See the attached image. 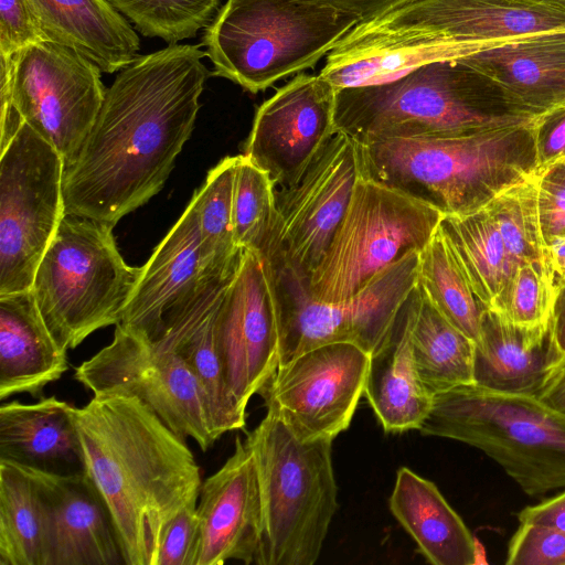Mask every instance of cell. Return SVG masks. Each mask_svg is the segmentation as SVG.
I'll return each instance as SVG.
<instances>
[{
	"label": "cell",
	"mask_w": 565,
	"mask_h": 565,
	"mask_svg": "<svg viewBox=\"0 0 565 565\" xmlns=\"http://www.w3.org/2000/svg\"><path fill=\"white\" fill-rule=\"evenodd\" d=\"M388 505L430 564L476 563L477 551L471 532L434 482L407 467H401Z\"/></svg>",
	"instance_id": "f1b7e54d"
},
{
	"label": "cell",
	"mask_w": 565,
	"mask_h": 565,
	"mask_svg": "<svg viewBox=\"0 0 565 565\" xmlns=\"http://www.w3.org/2000/svg\"><path fill=\"white\" fill-rule=\"evenodd\" d=\"M556 292L553 274L535 263L518 265L490 309L511 323L524 327L551 321Z\"/></svg>",
	"instance_id": "74e56055"
},
{
	"label": "cell",
	"mask_w": 565,
	"mask_h": 565,
	"mask_svg": "<svg viewBox=\"0 0 565 565\" xmlns=\"http://www.w3.org/2000/svg\"><path fill=\"white\" fill-rule=\"evenodd\" d=\"M534 122L458 136L359 143L362 177L444 215L469 214L505 189L535 177Z\"/></svg>",
	"instance_id": "277c9868"
},
{
	"label": "cell",
	"mask_w": 565,
	"mask_h": 565,
	"mask_svg": "<svg viewBox=\"0 0 565 565\" xmlns=\"http://www.w3.org/2000/svg\"><path fill=\"white\" fill-rule=\"evenodd\" d=\"M10 93L21 120L49 141L67 167L95 122L106 88L95 63L43 41L11 56Z\"/></svg>",
	"instance_id": "9a60e30c"
},
{
	"label": "cell",
	"mask_w": 565,
	"mask_h": 565,
	"mask_svg": "<svg viewBox=\"0 0 565 565\" xmlns=\"http://www.w3.org/2000/svg\"><path fill=\"white\" fill-rule=\"evenodd\" d=\"M458 61L498 82L537 116L565 98V32L523 36Z\"/></svg>",
	"instance_id": "83f0119b"
},
{
	"label": "cell",
	"mask_w": 565,
	"mask_h": 565,
	"mask_svg": "<svg viewBox=\"0 0 565 565\" xmlns=\"http://www.w3.org/2000/svg\"><path fill=\"white\" fill-rule=\"evenodd\" d=\"M418 430L481 450L532 498L565 488V413L537 396L454 387L434 395Z\"/></svg>",
	"instance_id": "52a82bcc"
},
{
	"label": "cell",
	"mask_w": 565,
	"mask_h": 565,
	"mask_svg": "<svg viewBox=\"0 0 565 565\" xmlns=\"http://www.w3.org/2000/svg\"><path fill=\"white\" fill-rule=\"evenodd\" d=\"M335 94L320 74L302 72L257 108L244 156L275 188L297 178L337 132Z\"/></svg>",
	"instance_id": "ac0fdd59"
},
{
	"label": "cell",
	"mask_w": 565,
	"mask_h": 565,
	"mask_svg": "<svg viewBox=\"0 0 565 565\" xmlns=\"http://www.w3.org/2000/svg\"><path fill=\"white\" fill-rule=\"evenodd\" d=\"M64 161L22 121L0 151V296L31 290L65 215Z\"/></svg>",
	"instance_id": "8fae6325"
},
{
	"label": "cell",
	"mask_w": 565,
	"mask_h": 565,
	"mask_svg": "<svg viewBox=\"0 0 565 565\" xmlns=\"http://www.w3.org/2000/svg\"><path fill=\"white\" fill-rule=\"evenodd\" d=\"M350 14L358 23L369 21L404 0H311Z\"/></svg>",
	"instance_id": "f6af8a7d"
},
{
	"label": "cell",
	"mask_w": 565,
	"mask_h": 565,
	"mask_svg": "<svg viewBox=\"0 0 565 565\" xmlns=\"http://www.w3.org/2000/svg\"><path fill=\"white\" fill-rule=\"evenodd\" d=\"M204 56L199 45L169 44L117 73L76 159L64 168L65 214L115 226L162 189L212 75Z\"/></svg>",
	"instance_id": "6da1fadb"
},
{
	"label": "cell",
	"mask_w": 565,
	"mask_h": 565,
	"mask_svg": "<svg viewBox=\"0 0 565 565\" xmlns=\"http://www.w3.org/2000/svg\"><path fill=\"white\" fill-rule=\"evenodd\" d=\"M369 364L354 343L322 344L278 366L258 394L300 440H333L351 424Z\"/></svg>",
	"instance_id": "2e32d148"
},
{
	"label": "cell",
	"mask_w": 565,
	"mask_h": 565,
	"mask_svg": "<svg viewBox=\"0 0 565 565\" xmlns=\"http://www.w3.org/2000/svg\"><path fill=\"white\" fill-rule=\"evenodd\" d=\"M45 41L30 0H0V55Z\"/></svg>",
	"instance_id": "60d3db41"
},
{
	"label": "cell",
	"mask_w": 565,
	"mask_h": 565,
	"mask_svg": "<svg viewBox=\"0 0 565 565\" xmlns=\"http://www.w3.org/2000/svg\"><path fill=\"white\" fill-rule=\"evenodd\" d=\"M196 503L184 507L166 527L156 565H194L199 539Z\"/></svg>",
	"instance_id": "b9f144b4"
},
{
	"label": "cell",
	"mask_w": 565,
	"mask_h": 565,
	"mask_svg": "<svg viewBox=\"0 0 565 565\" xmlns=\"http://www.w3.org/2000/svg\"><path fill=\"white\" fill-rule=\"evenodd\" d=\"M536 118L498 82L458 60L427 63L396 79L335 94V130L360 145L466 135Z\"/></svg>",
	"instance_id": "3957f363"
},
{
	"label": "cell",
	"mask_w": 565,
	"mask_h": 565,
	"mask_svg": "<svg viewBox=\"0 0 565 565\" xmlns=\"http://www.w3.org/2000/svg\"><path fill=\"white\" fill-rule=\"evenodd\" d=\"M276 216L275 185L269 175L244 154L237 156L233 190L236 245L263 253Z\"/></svg>",
	"instance_id": "8d00e7d4"
},
{
	"label": "cell",
	"mask_w": 565,
	"mask_h": 565,
	"mask_svg": "<svg viewBox=\"0 0 565 565\" xmlns=\"http://www.w3.org/2000/svg\"><path fill=\"white\" fill-rule=\"evenodd\" d=\"M67 370V350L47 328L31 290L0 296V399L39 398Z\"/></svg>",
	"instance_id": "484cf974"
},
{
	"label": "cell",
	"mask_w": 565,
	"mask_h": 565,
	"mask_svg": "<svg viewBox=\"0 0 565 565\" xmlns=\"http://www.w3.org/2000/svg\"><path fill=\"white\" fill-rule=\"evenodd\" d=\"M245 441L258 473V565H313L338 509L331 439L302 441L267 408Z\"/></svg>",
	"instance_id": "5b68a950"
},
{
	"label": "cell",
	"mask_w": 565,
	"mask_h": 565,
	"mask_svg": "<svg viewBox=\"0 0 565 565\" xmlns=\"http://www.w3.org/2000/svg\"><path fill=\"white\" fill-rule=\"evenodd\" d=\"M484 207L516 266L535 263L553 274L541 231L535 177L505 189Z\"/></svg>",
	"instance_id": "e575fe53"
},
{
	"label": "cell",
	"mask_w": 565,
	"mask_h": 565,
	"mask_svg": "<svg viewBox=\"0 0 565 565\" xmlns=\"http://www.w3.org/2000/svg\"><path fill=\"white\" fill-rule=\"evenodd\" d=\"M114 226L65 214L43 255L31 287L55 340L75 349L98 329L117 326L141 267L120 255Z\"/></svg>",
	"instance_id": "ba28073f"
},
{
	"label": "cell",
	"mask_w": 565,
	"mask_h": 565,
	"mask_svg": "<svg viewBox=\"0 0 565 565\" xmlns=\"http://www.w3.org/2000/svg\"><path fill=\"white\" fill-rule=\"evenodd\" d=\"M21 468L41 504L45 565L125 564L109 510L86 472L62 476Z\"/></svg>",
	"instance_id": "ffe728a7"
},
{
	"label": "cell",
	"mask_w": 565,
	"mask_h": 565,
	"mask_svg": "<svg viewBox=\"0 0 565 565\" xmlns=\"http://www.w3.org/2000/svg\"><path fill=\"white\" fill-rule=\"evenodd\" d=\"M439 228L459 257L479 299L490 308L516 267L486 207L444 215Z\"/></svg>",
	"instance_id": "4dcf8cb0"
},
{
	"label": "cell",
	"mask_w": 565,
	"mask_h": 565,
	"mask_svg": "<svg viewBox=\"0 0 565 565\" xmlns=\"http://www.w3.org/2000/svg\"><path fill=\"white\" fill-rule=\"evenodd\" d=\"M556 107H563V108H565V98H564V100H563L558 106H556ZM554 108H555V107H554Z\"/></svg>",
	"instance_id": "f907efd6"
},
{
	"label": "cell",
	"mask_w": 565,
	"mask_h": 565,
	"mask_svg": "<svg viewBox=\"0 0 565 565\" xmlns=\"http://www.w3.org/2000/svg\"><path fill=\"white\" fill-rule=\"evenodd\" d=\"M85 472L104 499L126 565H156L162 534L196 503L200 467L182 438L137 397L95 394L74 407Z\"/></svg>",
	"instance_id": "7a4b0ae2"
},
{
	"label": "cell",
	"mask_w": 565,
	"mask_h": 565,
	"mask_svg": "<svg viewBox=\"0 0 565 565\" xmlns=\"http://www.w3.org/2000/svg\"><path fill=\"white\" fill-rule=\"evenodd\" d=\"M74 377L93 395L139 398L203 451L217 439L201 383L182 358L159 340L117 324L111 342L78 365Z\"/></svg>",
	"instance_id": "7c38bea8"
},
{
	"label": "cell",
	"mask_w": 565,
	"mask_h": 565,
	"mask_svg": "<svg viewBox=\"0 0 565 565\" xmlns=\"http://www.w3.org/2000/svg\"><path fill=\"white\" fill-rule=\"evenodd\" d=\"M565 12V0H539Z\"/></svg>",
	"instance_id": "681fc988"
},
{
	"label": "cell",
	"mask_w": 565,
	"mask_h": 565,
	"mask_svg": "<svg viewBox=\"0 0 565 565\" xmlns=\"http://www.w3.org/2000/svg\"><path fill=\"white\" fill-rule=\"evenodd\" d=\"M45 41L70 47L115 73L138 55L131 23L108 0H30Z\"/></svg>",
	"instance_id": "4316f807"
},
{
	"label": "cell",
	"mask_w": 565,
	"mask_h": 565,
	"mask_svg": "<svg viewBox=\"0 0 565 565\" xmlns=\"http://www.w3.org/2000/svg\"><path fill=\"white\" fill-rule=\"evenodd\" d=\"M443 217L437 209L361 175L326 254L307 281L308 292L324 303L350 300L385 268L420 252Z\"/></svg>",
	"instance_id": "9c48e42d"
},
{
	"label": "cell",
	"mask_w": 565,
	"mask_h": 565,
	"mask_svg": "<svg viewBox=\"0 0 565 565\" xmlns=\"http://www.w3.org/2000/svg\"><path fill=\"white\" fill-rule=\"evenodd\" d=\"M351 30L429 61H448L532 34L565 32V12L539 0H404Z\"/></svg>",
	"instance_id": "30bf717a"
},
{
	"label": "cell",
	"mask_w": 565,
	"mask_h": 565,
	"mask_svg": "<svg viewBox=\"0 0 565 565\" xmlns=\"http://www.w3.org/2000/svg\"><path fill=\"white\" fill-rule=\"evenodd\" d=\"M505 564L565 565V531L520 523L509 542Z\"/></svg>",
	"instance_id": "f35d334b"
},
{
	"label": "cell",
	"mask_w": 565,
	"mask_h": 565,
	"mask_svg": "<svg viewBox=\"0 0 565 565\" xmlns=\"http://www.w3.org/2000/svg\"><path fill=\"white\" fill-rule=\"evenodd\" d=\"M540 224L544 244L565 236V158L535 175Z\"/></svg>",
	"instance_id": "ab89813d"
},
{
	"label": "cell",
	"mask_w": 565,
	"mask_h": 565,
	"mask_svg": "<svg viewBox=\"0 0 565 565\" xmlns=\"http://www.w3.org/2000/svg\"><path fill=\"white\" fill-rule=\"evenodd\" d=\"M202 276L198 202L193 194L180 218L141 267L118 324L158 340L164 313Z\"/></svg>",
	"instance_id": "7402d4cb"
},
{
	"label": "cell",
	"mask_w": 565,
	"mask_h": 565,
	"mask_svg": "<svg viewBox=\"0 0 565 565\" xmlns=\"http://www.w3.org/2000/svg\"><path fill=\"white\" fill-rule=\"evenodd\" d=\"M237 156L226 157L207 173L194 193L200 226L202 274H221L238 266L243 250L235 243L233 190Z\"/></svg>",
	"instance_id": "836d02e7"
},
{
	"label": "cell",
	"mask_w": 565,
	"mask_h": 565,
	"mask_svg": "<svg viewBox=\"0 0 565 565\" xmlns=\"http://www.w3.org/2000/svg\"><path fill=\"white\" fill-rule=\"evenodd\" d=\"M551 323L555 348L563 359L565 358V285L556 289Z\"/></svg>",
	"instance_id": "7dc6e473"
},
{
	"label": "cell",
	"mask_w": 565,
	"mask_h": 565,
	"mask_svg": "<svg viewBox=\"0 0 565 565\" xmlns=\"http://www.w3.org/2000/svg\"><path fill=\"white\" fill-rule=\"evenodd\" d=\"M411 340L418 377L430 395L473 384L475 342L434 307L418 284Z\"/></svg>",
	"instance_id": "f546056e"
},
{
	"label": "cell",
	"mask_w": 565,
	"mask_h": 565,
	"mask_svg": "<svg viewBox=\"0 0 565 565\" xmlns=\"http://www.w3.org/2000/svg\"><path fill=\"white\" fill-rule=\"evenodd\" d=\"M417 284L434 307L473 342L487 306L475 292L449 241L438 227L419 252Z\"/></svg>",
	"instance_id": "1f68e13d"
},
{
	"label": "cell",
	"mask_w": 565,
	"mask_h": 565,
	"mask_svg": "<svg viewBox=\"0 0 565 565\" xmlns=\"http://www.w3.org/2000/svg\"><path fill=\"white\" fill-rule=\"evenodd\" d=\"M418 262L419 252L407 254L341 303L313 299L306 279L274 268L279 300L278 366L332 342H351L371 354L416 287Z\"/></svg>",
	"instance_id": "4fadbf2b"
},
{
	"label": "cell",
	"mask_w": 565,
	"mask_h": 565,
	"mask_svg": "<svg viewBox=\"0 0 565 565\" xmlns=\"http://www.w3.org/2000/svg\"><path fill=\"white\" fill-rule=\"evenodd\" d=\"M225 380L238 406L247 404L279 365V300L274 268L262 253L244 249L216 315Z\"/></svg>",
	"instance_id": "e0dca14e"
},
{
	"label": "cell",
	"mask_w": 565,
	"mask_h": 565,
	"mask_svg": "<svg viewBox=\"0 0 565 565\" xmlns=\"http://www.w3.org/2000/svg\"><path fill=\"white\" fill-rule=\"evenodd\" d=\"M199 539L194 565L235 559L252 564L259 553L263 510L256 462L241 436L233 454L202 481L196 503Z\"/></svg>",
	"instance_id": "d6986e66"
},
{
	"label": "cell",
	"mask_w": 565,
	"mask_h": 565,
	"mask_svg": "<svg viewBox=\"0 0 565 565\" xmlns=\"http://www.w3.org/2000/svg\"><path fill=\"white\" fill-rule=\"evenodd\" d=\"M362 175L360 145L337 131L292 181L275 188L276 216L265 255L308 281L333 238Z\"/></svg>",
	"instance_id": "5bb4252c"
},
{
	"label": "cell",
	"mask_w": 565,
	"mask_h": 565,
	"mask_svg": "<svg viewBox=\"0 0 565 565\" xmlns=\"http://www.w3.org/2000/svg\"><path fill=\"white\" fill-rule=\"evenodd\" d=\"M147 38L177 44L196 36L215 18L221 0H108Z\"/></svg>",
	"instance_id": "d590c367"
},
{
	"label": "cell",
	"mask_w": 565,
	"mask_h": 565,
	"mask_svg": "<svg viewBox=\"0 0 565 565\" xmlns=\"http://www.w3.org/2000/svg\"><path fill=\"white\" fill-rule=\"evenodd\" d=\"M520 523L565 531V490L518 513Z\"/></svg>",
	"instance_id": "ee69618b"
},
{
	"label": "cell",
	"mask_w": 565,
	"mask_h": 565,
	"mask_svg": "<svg viewBox=\"0 0 565 565\" xmlns=\"http://www.w3.org/2000/svg\"><path fill=\"white\" fill-rule=\"evenodd\" d=\"M356 23L311 0H227L201 45L213 76L256 94L315 67Z\"/></svg>",
	"instance_id": "8992f818"
},
{
	"label": "cell",
	"mask_w": 565,
	"mask_h": 565,
	"mask_svg": "<svg viewBox=\"0 0 565 565\" xmlns=\"http://www.w3.org/2000/svg\"><path fill=\"white\" fill-rule=\"evenodd\" d=\"M556 289L565 285V236L547 246Z\"/></svg>",
	"instance_id": "c3c4849f"
},
{
	"label": "cell",
	"mask_w": 565,
	"mask_h": 565,
	"mask_svg": "<svg viewBox=\"0 0 565 565\" xmlns=\"http://www.w3.org/2000/svg\"><path fill=\"white\" fill-rule=\"evenodd\" d=\"M537 397L553 408L565 413V358L550 370Z\"/></svg>",
	"instance_id": "bcb514c9"
},
{
	"label": "cell",
	"mask_w": 565,
	"mask_h": 565,
	"mask_svg": "<svg viewBox=\"0 0 565 565\" xmlns=\"http://www.w3.org/2000/svg\"><path fill=\"white\" fill-rule=\"evenodd\" d=\"M562 359L551 321L524 327L486 308L475 342L473 384L487 390L537 396L550 370Z\"/></svg>",
	"instance_id": "603a6c76"
},
{
	"label": "cell",
	"mask_w": 565,
	"mask_h": 565,
	"mask_svg": "<svg viewBox=\"0 0 565 565\" xmlns=\"http://www.w3.org/2000/svg\"><path fill=\"white\" fill-rule=\"evenodd\" d=\"M0 565H45L41 504L29 475L0 460Z\"/></svg>",
	"instance_id": "d6a6232c"
},
{
	"label": "cell",
	"mask_w": 565,
	"mask_h": 565,
	"mask_svg": "<svg viewBox=\"0 0 565 565\" xmlns=\"http://www.w3.org/2000/svg\"><path fill=\"white\" fill-rule=\"evenodd\" d=\"M238 266L225 273L202 276L164 313L158 339L178 353L198 377L209 401L217 438L227 431L243 429L246 424V412L238 406L227 386L216 339L217 310Z\"/></svg>",
	"instance_id": "44dd1931"
},
{
	"label": "cell",
	"mask_w": 565,
	"mask_h": 565,
	"mask_svg": "<svg viewBox=\"0 0 565 565\" xmlns=\"http://www.w3.org/2000/svg\"><path fill=\"white\" fill-rule=\"evenodd\" d=\"M534 140L536 174L565 158V108L555 107L537 116L534 122Z\"/></svg>",
	"instance_id": "7bdbcfd3"
},
{
	"label": "cell",
	"mask_w": 565,
	"mask_h": 565,
	"mask_svg": "<svg viewBox=\"0 0 565 565\" xmlns=\"http://www.w3.org/2000/svg\"><path fill=\"white\" fill-rule=\"evenodd\" d=\"M416 287L396 315L380 344L370 354L364 395L387 433L418 429L434 396L422 384L411 340Z\"/></svg>",
	"instance_id": "d4e9b609"
},
{
	"label": "cell",
	"mask_w": 565,
	"mask_h": 565,
	"mask_svg": "<svg viewBox=\"0 0 565 565\" xmlns=\"http://www.w3.org/2000/svg\"><path fill=\"white\" fill-rule=\"evenodd\" d=\"M0 460L43 472H85L74 406L55 396L0 407Z\"/></svg>",
	"instance_id": "cb8c5ba5"
}]
</instances>
